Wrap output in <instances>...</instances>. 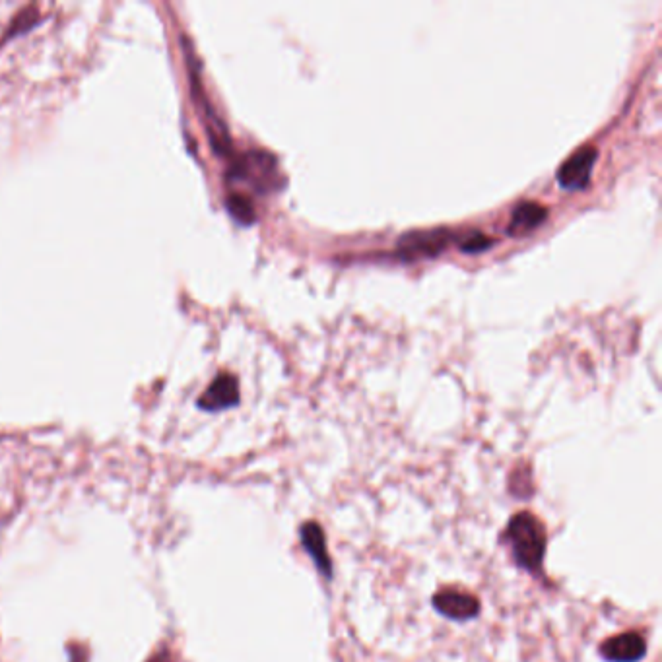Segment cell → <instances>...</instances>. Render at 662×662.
Masks as SVG:
<instances>
[{"label": "cell", "instance_id": "11", "mask_svg": "<svg viewBox=\"0 0 662 662\" xmlns=\"http://www.w3.org/2000/svg\"><path fill=\"white\" fill-rule=\"evenodd\" d=\"M490 245H494V239L486 237L484 233L472 232L464 235L461 241V251L464 253H480L486 251Z\"/></svg>", "mask_w": 662, "mask_h": 662}, {"label": "cell", "instance_id": "7", "mask_svg": "<svg viewBox=\"0 0 662 662\" xmlns=\"http://www.w3.org/2000/svg\"><path fill=\"white\" fill-rule=\"evenodd\" d=\"M596 158H598V152H596L595 146H583L577 152H573L558 171V181L563 189H569V191L583 189L591 179V171L595 167Z\"/></svg>", "mask_w": 662, "mask_h": 662}, {"label": "cell", "instance_id": "12", "mask_svg": "<svg viewBox=\"0 0 662 662\" xmlns=\"http://www.w3.org/2000/svg\"><path fill=\"white\" fill-rule=\"evenodd\" d=\"M150 662H169V659H167L166 653H162V655H158V657H154L152 661Z\"/></svg>", "mask_w": 662, "mask_h": 662}, {"label": "cell", "instance_id": "1", "mask_svg": "<svg viewBox=\"0 0 662 662\" xmlns=\"http://www.w3.org/2000/svg\"><path fill=\"white\" fill-rule=\"evenodd\" d=\"M501 542L509 548L511 560L521 571L534 579H544L548 532L534 513H515L501 532Z\"/></svg>", "mask_w": 662, "mask_h": 662}, {"label": "cell", "instance_id": "2", "mask_svg": "<svg viewBox=\"0 0 662 662\" xmlns=\"http://www.w3.org/2000/svg\"><path fill=\"white\" fill-rule=\"evenodd\" d=\"M278 166L272 154L266 152H247L233 162L230 177L237 181L251 183L257 191H270L276 187Z\"/></svg>", "mask_w": 662, "mask_h": 662}, {"label": "cell", "instance_id": "5", "mask_svg": "<svg viewBox=\"0 0 662 662\" xmlns=\"http://www.w3.org/2000/svg\"><path fill=\"white\" fill-rule=\"evenodd\" d=\"M299 542L305 554L311 558L317 573L329 583L334 575L331 554H329V542L325 529L317 521H305L299 525Z\"/></svg>", "mask_w": 662, "mask_h": 662}, {"label": "cell", "instance_id": "8", "mask_svg": "<svg viewBox=\"0 0 662 662\" xmlns=\"http://www.w3.org/2000/svg\"><path fill=\"white\" fill-rule=\"evenodd\" d=\"M239 402V383L230 373L218 375L199 398V408L206 412L228 410Z\"/></svg>", "mask_w": 662, "mask_h": 662}, {"label": "cell", "instance_id": "4", "mask_svg": "<svg viewBox=\"0 0 662 662\" xmlns=\"http://www.w3.org/2000/svg\"><path fill=\"white\" fill-rule=\"evenodd\" d=\"M451 241L447 230H420L404 233L397 241V253L404 261L428 259L439 255Z\"/></svg>", "mask_w": 662, "mask_h": 662}, {"label": "cell", "instance_id": "9", "mask_svg": "<svg viewBox=\"0 0 662 662\" xmlns=\"http://www.w3.org/2000/svg\"><path fill=\"white\" fill-rule=\"evenodd\" d=\"M546 214L548 210L534 202V200H525V202H519L513 210V216H511V224L507 228V232L511 235H525V233L532 232L534 228H538L544 220H546Z\"/></svg>", "mask_w": 662, "mask_h": 662}, {"label": "cell", "instance_id": "3", "mask_svg": "<svg viewBox=\"0 0 662 662\" xmlns=\"http://www.w3.org/2000/svg\"><path fill=\"white\" fill-rule=\"evenodd\" d=\"M433 610L451 620V622H470L480 616L482 604L478 596L457 589V587H443L435 595L431 596Z\"/></svg>", "mask_w": 662, "mask_h": 662}, {"label": "cell", "instance_id": "10", "mask_svg": "<svg viewBox=\"0 0 662 662\" xmlns=\"http://www.w3.org/2000/svg\"><path fill=\"white\" fill-rule=\"evenodd\" d=\"M226 204H228L230 214H232L237 222H241V224H245V226L255 222V216H257V214H255V206H253V202H251L249 197H245V195H241V193H232V195L228 197V200H226Z\"/></svg>", "mask_w": 662, "mask_h": 662}, {"label": "cell", "instance_id": "6", "mask_svg": "<svg viewBox=\"0 0 662 662\" xmlns=\"http://www.w3.org/2000/svg\"><path fill=\"white\" fill-rule=\"evenodd\" d=\"M606 662H641L647 655V641L641 631H624L608 637L598 647Z\"/></svg>", "mask_w": 662, "mask_h": 662}]
</instances>
